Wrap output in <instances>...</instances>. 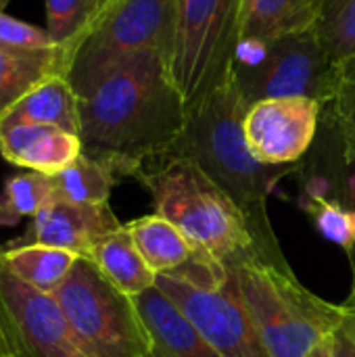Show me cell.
Segmentation results:
<instances>
[{"label": "cell", "instance_id": "obj_1", "mask_svg": "<svg viewBox=\"0 0 355 357\" xmlns=\"http://www.w3.org/2000/svg\"><path fill=\"white\" fill-rule=\"evenodd\" d=\"M188 107L163 50H144L115 67L80 98L82 153L119 178L161 159L184 132Z\"/></svg>", "mask_w": 355, "mask_h": 357}, {"label": "cell", "instance_id": "obj_2", "mask_svg": "<svg viewBox=\"0 0 355 357\" xmlns=\"http://www.w3.org/2000/svg\"><path fill=\"white\" fill-rule=\"evenodd\" d=\"M245 111L247 107L232 79L226 77L222 86L188 111L184 132L163 157L195 163L239 207L262 259L291 272L272 228L268 197L293 165H264L251 155L243 130Z\"/></svg>", "mask_w": 355, "mask_h": 357}, {"label": "cell", "instance_id": "obj_3", "mask_svg": "<svg viewBox=\"0 0 355 357\" xmlns=\"http://www.w3.org/2000/svg\"><path fill=\"white\" fill-rule=\"evenodd\" d=\"M239 295L270 357H308L341 326L345 310L308 291L291 272L253 249L226 261Z\"/></svg>", "mask_w": 355, "mask_h": 357}, {"label": "cell", "instance_id": "obj_4", "mask_svg": "<svg viewBox=\"0 0 355 357\" xmlns=\"http://www.w3.org/2000/svg\"><path fill=\"white\" fill-rule=\"evenodd\" d=\"M155 161L159 165L142 169L138 180L149 188L157 215L169 220L197 251L226 264L255 249L239 207L195 163L178 157Z\"/></svg>", "mask_w": 355, "mask_h": 357}, {"label": "cell", "instance_id": "obj_5", "mask_svg": "<svg viewBox=\"0 0 355 357\" xmlns=\"http://www.w3.org/2000/svg\"><path fill=\"white\" fill-rule=\"evenodd\" d=\"M228 77L245 107L266 98L305 96L328 105L337 88V61L316 29L270 40H239Z\"/></svg>", "mask_w": 355, "mask_h": 357}, {"label": "cell", "instance_id": "obj_6", "mask_svg": "<svg viewBox=\"0 0 355 357\" xmlns=\"http://www.w3.org/2000/svg\"><path fill=\"white\" fill-rule=\"evenodd\" d=\"M174 23L176 0H111L71 56L67 79L77 98L138 52L163 50L169 56Z\"/></svg>", "mask_w": 355, "mask_h": 357}, {"label": "cell", "instance_id": "obj_7", "mask_svg": "<svg viewBox=\"0 0 355 357\" xmlns=\"http://www.w3.org/2000/svg\"><path fill=\"white\" fill-rule=\"evenodd\" d=\"M52 295L94 357H149V335L134 297L111 284L88 257L75 259Z\"/></svg>", "mask_w": 355, "mask_h": 357}, {"label": "cell", "instance_id": "obj_8", "mask_svg": "<svg viewBox=\"0 0 355 357\" xmlns=\"http://www.w3.org/2000/svg\"><path fill=\"white\" fill-rule=\"evenodd\" d=\"M241 0H176L169 73L188 111L222 86L239 42Z\"/></svg>", "mask_w": 355, "mask_h": 357}, {"label": "cell", "instance_id": "obj_9", "mask_svg": "<svg viewBox=\"0 0 355 357\" xmlns=\"http://www.w3.org/2000/svg\"><path fill=\"white\" fill-rule=\"evenodd\" d=\"M155 284L222 357H270L230 270L226 278L211 284H195L176 276H157Z\"/></svg>", "mask_w": 355, "mask_h": 357}, {"label": "cell", "instance_id": "obj_10", "mask_svg": "<svg viewBox=\"0 0 355 357\" xmlns=\"http://www.w3.org/2000/svg\"><path fill=\"white\" fill-rule=\"evenodd\" d=\"M0 314L25 357H94L73 333L54 295L17 278L2 253Z\"/></svg>", "mask_w": 355, "mask_h": 357}, {"label": "cell", "instance_id": "obj_11", "mask_svg": "<svg viewBox=\"0 0 355 357\" xmlns=\"http://www.w3.org/2000/svg\"><path fill=\"white\" fill-rule=\"evenodd\" d=\"M322 109L314 98H266L245 111L243 130L251 155L264 165H295L318 138Z\"/></svg>", "mask_w": 355, "mask_h": 357}, {"label": "cell", "instance_id": "obj_12", "mask_svg": "<svg viewBox=\"0 0 355 357\" xmlns=\"http://www.w3.org/2000/svg\"><path fill=\"white\" fill-rule=\"evenodd\" d=\"M119 220L105 205H77L67 201H50L33 218L27 230L8 241L2 251L23 247H52L69 251L77 257H88L92 247L107 234L121 228Z\"/></svg>", "mask_w": 355, "mask_h": 357}, {"label": "cell", "instance_id": "obj_13", "mask_svg": "<svg viewBox=\"0 0 355 357\" xmlns=\"http://www.w3.org/2000/svg\"><path fill=\"white\" fill-rule=\"evenodd\" d=\"M134 305L149 335V357H222L157 284L134 297Z\"/></svg>", "mask_w": 355, "mask_h": 357}, {"label": "cell", "instance_id": "obj_14", "mask_svg": "<svg viewBox=\"0 0 355 357\" xmlns=\"http://www.w3.org/2000/svg\"><path fill=\"white\" fill-rule=\"evenodd\" d=\"M0 155L27 172L54 176L82 155V140L54 126L21 123L0 128Z\"/></svg>", "mask_w": 355, "mask_h": 357}, {"label": "cell", "instance_id": "obj_15", "mask_svg": "<svg viewBox=\"0 0 355 357\" xmlns=\"http://www.w3.org/2000/svg\"><path fill=\"white\" fill-rule=\"evenodd\" d=\"M324 0H241L239 40H270L316 29Z\"/></svg>", "mask_w": 355, "mask_h": 357}, {"label": "cell", "instance_id": "obj_16", "mask_svg": "<svg viewBox=\"0 0 355 357\" xmlns=\"http://www.w3.org/2000/svg\"><path fill=\"white\" fill-rule=\"evenodd\" d=\"M42 123L80 136V98L65 75H54L29 90L0 119V128Z\"/></svg>", "mask_w": 355, "mask_h": 357}, {"label": "cell", "instance_id": "obj_17", "mask_svg": "<svg viewBox=\"0 0 355 357\" xmlns=\"http://www.w3.org/2000/svg\"><path fill=\"white\" fill-rule=\"evenodd\" d=\"M69 71V54L63 48L21 50L0 44V119L29 90L48 77Z\"/></svg>", "mask_w": 355, "mask_h": 357}, {"label": "cell", "instance_id": "obj_18", "mask_svg": "<svg viewBox=\"0 0 355 357\" xmlns=\"http://www.w3.org/2000/svg\"><path fill=\"white\" fill-rule=\"evenodd\" d=\"M322 140L316 155L308 163V184L305 188H333V199L341 201L349 209L355 211V153H349L343 146V140L333 126V121L324 115L320 121ZM352 272H354V289L352 297H355V249L349 255Z\"/></svg>", "mask_w": 355, "mask_h": 357}, {"label": "cell", "instance_id": "obj_19", "mask_svg": "<svg viewBox=\"0 0 355 357\" xmlns=\"http://www.w3.org/2000/svg\"><path fill=\"white\" fill-rule=\"evenodd\" d=\"M88 259L94 261V266L111 284H115L121 293L130 297H138L157 282V274L140 255L126 224L115 232L103 236L92 247Z\"/></svg>", "mask_w": 355, "mask_h": 357}, {"label": "cell", "instance_id": "obj_20", "mask_svg": "<svg viewBox=\"0 0 355 357\" xmlns=\"http://www.w3.org/2000/svg\"><path fill=\"white\" fill-rule=\"evenodd\" d=\"M140 255L149 264V268L161 276L172 274L192 259L197 249L186 241V236L165 218L146 215L126 224Z\"/></svg>", "mask_w": 355, "mask_h": 357}, {"label": "cell", "instance_id": "obj_21", "mask_svg": "<svg viewBox=\"0 0 355 357\" xmlns=\"http://www.w3.org/2000/svg\"><path fill=\"white\" fill-rule=\"evenodd\" d=\"M50 178L54 201H67L77 205H105L109 203L111 190L119 176L109 165L82 153L71 165Z\"/></svg>", "mask_w": 355, "mask_h": 357}, {"label": "cell", "instance_id": "obj_22", "mask_svg": "<svg viewBox=\"0 0 355 357\" xmlns=\"http://www.w3.org/2000/svg\"><path fill=\"white\" fill-rule=\"evenodd\" d=\"M2 259L8 266V270L27 282L29 287L44 291V293H54L65 278L69 276L77 255L63 251V249H52V247H23L15 251H2Z\"/></svg>", "mask_w": 355, "mask_h": 357}, {"label": "cell", "instance_id": "obj_23", "mask_svg": "<svg viewBox=\"0 0 355 357\" xmlns=\"http://www.w3.org/2000/svg\"><path fill=\"white\" fill-rule=\"evenodd\" d=\"M46 29L52 42L71 56L111 0H44Z\"/></svg>", "mask_w": 355, "mask_h": 357}, {"label": "cell", "instance_id": "obj_24", "mask_svg": "<svg viewBox=\"0 0 355 357\" xmlns=\"http://www.w3.org/2000/svg\"><path fill=\"white\" fill-rule=\"evenodd\" d=\"M52 201V178L40 172H25L6 178L0 190V226H15L33 218Z\"/></svg>", "mask_w": 355, "mask_h": 357}, {"label": "cell", "instance_id": "obj_25", "mask_svg": "<svg viewBox=\"0 0 355 357\" xmlns=\"http://www.w3.org/2000/svg\"><path fill=\"white\" fill-rule=\"evenodd\" d=\"M305 211L312 215L316 230L331 243L339 245L347 257L355 249V211L343 205L341 201L305 190V201H303Z\"/></svg>", "mask_w": 355, "mask_h": 357}, {"label": "cell", "instance_id": "obj_26", "mask_svg": "<svg viewBox=\"0 0 355 357\" xmlns=\"http://www.w3.org/2000/svg\"><path fill=\"white\" fill-rule=\"evenodd\" d=\"M316 33L333 61L355 54V0H324Z\"/></svg>", "mask_w": 355, "mask_h": 357}, {"label": "cell", "instance_id": "obj_27", "mask_svg": "<svg viewBox=\"0 0 355 357\" xmlns=\"http://www.w3.org/2000/svg\"><path fill=\"white\" fill-rule=\"evenodd\" d=\"M324 115L337 128L343 146L355 153V54L337 63V88Z\"/></svg>", "mask_w": 355, "mask_h": 357}, {"label": "cell", "instance_id": "obj_28", "mask_svg": "<svg viewBox=\"0 0 355 357\" xmlns=\"http://www.w3.org/2000/svg\"><path fill=\"white\" fill-rule=\"evenodd\" d=\"M0 44L8 48L21 50H48L59 48L46 27H38L33 23L21 21L17 17L6 15L0 10Z\"/></svg>", "mask_w": 355, "mask_h": 357}, {"label": "cell", "instance_id": "obj_29", "mask_svg": "<svg viewBox=\"0 0 355 357\" xmlns=\"http://www.w3.org/2000/svg\"><path fill=\"white\" fill-rule=\"evenodd\" d=\"M343 322L335 331L333 341H335V356L337 357H355V297H347L343 301Z\"/></svg>", "mask_w": 355, "mask_h": 357}, {"label": "cell", "instance_id": "obj_30", "mask_svg": "<svg viewBox=\"0 0 355 357\" xmlns=\"http://www.w3.org/2000/svg\"><path fill=\"white\" fill-rule=\"evenodd\" d=\"M0 357H25L21 354L19 345L15 343V339H13V335L8 331L2 314H0Z\"/></svg>", "mask_w": 355, "mask_h": 357}, {"label": "cell", "instance_id": "obj_31", "mask_svg": "<svg viewBox=\"0 0 355 357\" xmlns=\"http://www.w3.org/2000/svg\"><path fill=\"white\" fill-rule=\"evenodd\" d=\"M308 357H337L335 356V341H333V335L326 337V339H322V341L310 351V356Z\"/></svg>", "mask_w": 355, "mask_h": 357}, {"label": "cell", "instance_id": "obj_32", "mask_svg": "<svg viewBox=\"0 0 355 357\" xmlns=\"http://www.w3.org/2000/svg\"><path fill=\"white\" fill-rule=\"evenodd\" d=\"M8 2H10V0H0V10H4V8L8 6Z\"/></svg>", "mask_w": 355, "mask_h": 357}]
</instances>
